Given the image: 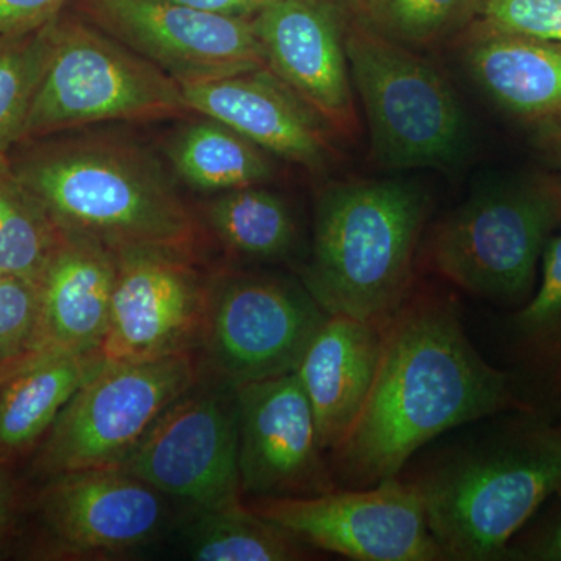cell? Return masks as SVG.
<instances>
[{"label":"cell","mask_w":561,"mask_h":561,"mask_svg":"<svg viewBox=\"0 0 561 561\" xmlns=\"http://www.w3.org/2000/svg\"><path fill=\"white\" fill-rule=\"evenodd\" d=\"M186 114L191 110L179 81L79 14L61 11L22 142L103 122Z\"/></svg>","instance_id":"cell-7"},{"label":"cell","mask_w":561,"mask_h":561,"mask_svg":"<svg viewBox=\"0 0 561 561\" xmlns=\"http://www.w3.org/2000/svg\"><path fill=\"white\" fill-rule=\"evenodd\" d=\"M180 88L191 113L221 122L267 153L311 172L334 160L330 128L267 68Z\"/></svg>","instance_id":"cell-17"},{"label":"cell","mask_w":561,"mask_h":561,"mask_svg":"<svg viewBox=\"0 0 561 561\" xmlns=\"http://www.w3.org/2000/svg\"><path fill=\"white\" fill-rule=\"evenodd\" d=\"M561 227V175L502 173L483 181L435 227L432 268L482 300L523 306L546 245Z\"/></svg>","instance_id":"cell-5"},{"label":"cell","mask_w":561,"mask_h":561,"mask_svg":"<svg viewBox=\"0 0 561 561\" xmlns=\"http://www.w3.org/2000/svg\"><path fill=\"white\" fill-rule=\"evenodd\" d=\"M169 2L216 11V13L232 14V16L253 18L271 0H169Z\"/></svg>","instance_id":"cell-33"},{"label":"cell","mask_w":561,"mask_h":561,"mask_svg":"<svg viewBox=\"0 0 561 561\" xmlns=\"http://www.w3.org/2000/svg\"><path fill=\"white\" fill-rule=\"evenodd\" d=\"M445 560H507L513 538L561 490V426L535 408L491 423L405 479Z\"/></svg>","instance_id":"cell-2"},{"label":"cell","mask_w":561,"mask_h":561,"mask_svg":"<svg viewBox=\"0 0 561 561\" xmlns=\"http://www.w3.org/2000/svg\"><path fill=\"white\" fill-rule=\"evenodd\" d=\"M103 364L99 354L38 353L0 383V456L22 453L50 431L62 409Z\"/></svg>","instance_id":"cell-21"},{"label":"cell","mask_w":561,"mask_h":561,"mask_svg":"<svg viewBox=\"0 0 561 561\" xmlns=\"http://www.w3.org/2000/svg\"><path fill=\"white\" fill-rule=\"evenodd\" d=\"M345 44L376 164L387 171H449L460 165L470 153V127L456 91L440 70L411 47L373 32L351 13Z\"/></svg>","instance_id":"cell-6"},{"label":"cell","mask_w":561,"mask_h":561,"mask_svg":"<svg viewBox=\"0 0 561 561\" xmlns=\"http://www.w3.org/2000/svg\"><path fill=\"white\" fill-rule=\"evenodd\" d=\"M54 20L35 31L0 36V157L22 142L50 51Z\"/></svg>","instance_id":"cell-28"},{"label":"cell","mask_w":561,"mask_h":561,"mask_svg":"<svg viewBox=\"0 0 561 561\" xmlns=\"http://www.w3.org/2000/svg\"><path fill=\"white\" fill-rule=\"evenodd\" d=\"M168 158L184 184L216 194L265 184L275 175L271 153L209 117L176 133Z\"/></svg>","instance_id":"cell-22"},{"label":"cell","mask_w":561,"mask_h":561,"mask_svg":"<svg viewBox=\"0 0 561 561\" xmlns=\"http://www.w3.org/2000/svg\"><path fill=\"white\" fill-rule=\"evenodd\" d=\"M205 216L220 242L249 260H284L297 243L289 206L264 184L220 192Z\"/></svg>","instance_id":"cell-23"},{"label":"cell","mask_w":561,"mask_h":561,"mask_svg":"<svg viewBox=\"0 0 561 561\" xmlns=\"http://www.w3.org/2000/svg\"><path fill=\"white\" fill-rule=\"evenodd\" d=\"M116 283L103 362H144L201 345L208 286L187 256L151 247H117Z\"/></svg>","instance_id":"cell-13"},{"label":"cell","mask_w":561,"mask_h":561,"mask_svg":"<svg viewBox=\"0 0 561 561\" xmlns=\"http://www.w3.org/2000/svg\"><path fill=\"white\" fill-rule=\"evenodd\" d=\"M187 551L198 561H290L306 556L305 542L239 504L197 508L186 529Z\"/></svg>","instance_id":"cell-24"},{"label":"cell","mask_w":561,"mask_h":561,"mask_svg":"<svg viewBox=\"0 0 561 561\" xmlns=\"http://www.w3.org/2000/svg\"><path fill=\"white\" fill-rule=\"evenodd\" d=\"M328 317L301 280L230 273L208 286L201 345L221 381H265L297 370Z\"/></svg>","instance_id":"cell-9"},{"label":"cell","mask_w":561,"mask_h":561,"mask_svg":"<svg viewBox=\"0 0 561 561\" xmlns=\"http://www.w3.org/2000/svg\"><path fill=\"white\" fill-rule=\"evenodd\" d=\"M250 508L305 545L350 560H445L415 486L401 476L367 489L264 497Z\"/></svg>","instance_id":"cell-11"},{"label":"cell","mask_w":561,"mask_h":561,"mask_svg":"<svg viewBox=\"0 0 561 561\" xmlns=\"http://www.w3.org/2000/svg\"><path fill=\"white\" fill-rule=\"evenodd\" d=\"M60 238L57 221L0 157V275L38 283Z\"/></svg>","instance_id":"cell-26"},{"label":"cell","mask_w":561,"mask_h":561,"mask_svg":"<svg viewBox=\"0 0 561 561\" xmlns=\"http://www.w3.org/2000/svg\"><path fill=\"white\" fill-rule=\"evenodd\" d=\"M431 198L416 181H337L320 192L301 283L328 316L386 324L413 289Z\"/></svg>","instance_id":"cell-4"},{"label":"cell","mask_w":561,"mask_h":561,"mask_svg":"<svg viewBox=\"0 0 561 561\" xmlns=\"http://www.w3.org/2000/svg\"><path fill=\"white\" fill-rule=\"evenodd\" d=\"M383 324L330 316L298 365L321 448H337L359 419L378 375Z\"/></svg>","instance_id":"cell-20"},{"label":"cell","mask_w":561,"mask_h":561,"mask_svg":"<svg viewBox=\"0 0 561 561\" xmlns=\"http://www.w3.org/2000/svg\"><path fill=\"white\" fill-rule=\"evenodd\" d=\"M197 381L191 353L103 362L50 427L39 454L41 470L55 476L119 467L162 413Z\"/></svg>","instance_id":"cell-8"},{"label":"cell","mask_w":561,"mask_h":561,"mask_svg":"<svg viewBox=\"0 0 561 561\" xmlns=\"http://www.w3.org/2000/svg\"><path fill=\"white\" fill-rule=\"evenodd\" d=\"M529 408L515 379L472 346L456 300L412 289L383 324L378 375L359 419L330 453L332 476L339 489L378 485L446 432Z\"/></svg>","instance_id":"cell-1"},{"label":"cell","mask_w":561,"mask_h":561,"mask_svg":"<svg viewBox=\"0 0 561 561\" xmlns=\"http://www.w3.org/2000/svg\"><path fill=\"white\" fill-rule=\"evenodd\" d=\"M21 183L62 230L117 247L190 254L198 227L151 151L114 136L43 142L9 158Z\"/></svg>","instance_id":"cell-3"},{"label":"cell","mask_w":561,"mask_h":561,"mask_svg":"<svg viewBox=\"0 0 561 561\" xmlns=\"http://www.w3.org/2000/svg\"><path fill=\"white\" fill-rule=\"evenodd\" d=\"M343 0H271L251 21L265 66L332 133L359 131Z\"/></svg>","instance_id":"cell-14"},{"label":"cell","mask_w":561,"mask_h":561,"mask_svg":"<svg viewBox=\"0 0 561 561\" xmlns=\"http://www.w3.org/2000/svg\"><path fill=\"white\" fill-rule=\"evenodd\" d=\"M537 140L538 144H540L542 151L548 154L552 164L559 169L561 175V128L560 130L553 131L548 136H542V138Z\"/></svg>","instance_id":"cell-34"},{"label":"cell","mask_w":561,"mask_h":561,"mask_svg":"<svg viewBox=\"0 0 561 561\" xmlns=\"http://www.w3.org/2000/svg\"><path fill=\"white\" fill-rule=\"evenodd\" d=\"M76 13L179 83L267 68L251 18L169 0H70Z\"/></svg>","instance_id":"cell-12"},{"label":"cell","mask_w":561,"mask_h":561,"mask_svg":"<svg viewBox=\"0 0 561 561\" xmlns=\"http://www.w3.org/2000/svg\"><path fill=\"white\" fill-rule=\"evenodd\" d=\"M236 389L242 494L264 500L339 489L297 373Z\"/></svg>","instance_id":"cell-15"},{"label":"cell","mask_w":561,"mask_h":561,"mask_svg":"<svg viewBox=\"0 0 561 561\" xmlns=\"http://www.w3.org/2000/svg\"><path fill=\"white\" fill-rule=\"evenodd\" d=\"M556 497L540 522L513 538L507 560L561 561V490Z\"/></svg>","instance_id":"cell-31"},{"label":"cell","mask_w":561,"mask_h":561,"mask_svg":"<svg viewBox=\"0 0 561 561\" xmlns=\"http://www.w3.org/2000/svg\"><path fill=\"white\" fill-rule=\"evenodd\" d=\"M373 32L411 49L434 47L461 35L474 20L478 0H343Z\"/></svg>","instance_id":"cell-27"},{"label":"cell","mask_w":561,"mask_h":561,"mask_svg":"<svg viewBox=\"0 0 561 561\" xmlns=\"http://www.w3.org/2000/svg\"><path fill=\"white\" fill-rule=\"evenodd\" d=\"M70 0H0V36L43 27L57 18Z\"/></svg>","instance_id":"cell-32"},{"label":"cell","mask_w":561,"mask_h":561,"mask_svg":"<svg viewBox=\"0 0 561 561\" xmlns=\"http://www.w3.org/2000/svg\"><path fill=\"white\" fill-rule=\"evenodd\" d=\"M14 368V367H13ZM13 368H10V367H2V365H0V383L3 382V379L7 378V376H9V373L11 370H13Z\"/></svg>","instance_id":"cell-36"},{"label":"cell","mask_w":561,"mask_h":561,"mask_svg":"<svg viewBox=\"0 0 561 561\" xmlns=\"http://www.w3.org/2000/svg\"><path fill=\"white\" fill-rule=\"evenodd\" d=\"M10 511V483L5 472L0 467V531L5 526Z\"/></svg>","instance_id":"cell-35"},{"label":"cell","mask_w":561,"mask_h":561,"mask_svg":"<svg viewBox=\"0 0 561 561\" xmlns=\"http://www.w3.org/2000/svg\"><path fill=\"white\" fill-rule=\"evenodd\" d=\"M463 62L471 80L502 113L534 131L561 128V44L470 25Z\"/></svg>","instance_id":"cell-19"},{"label":"cell","mask_w":561,"mask_h":561,"mask_svg":"<svg viewBox=\"0 0 561 561\" xmlns=\"http://www.w3.org/2000/svg\"><path fill=\"white\" fill-rule=\"evenodd\" d=\"M51 537L76 556H111L158 537L165 522L160 491L119 468L61 472L41 496Z\"/></svg>","instance_id":"cell-16"},{"label":"cell","mask_w":561,"mask_h":561,"mask_svg":"<svg viewBox=\"0 0 561 561\" xmlns=\"http://www.w3.org/2000/svg\"><path fill=\"white\" fill-rule=\"evenodd\" d=\"M117 468L203 511L239 504L238 389L197 381Z\"/></svg>","instance_id":"cell-10"},{"label":"cell","mask_w":561,"mask_h":561,"mask_svg":"<svg viewBox=\"0 0 561 561\" xmlns=\"http://www.w3.org/2000/svg\"><path fill=\"white\" fill-rule=\"evenodd\" d=\"M559 423H560V426H561V400H560V421H559Z\"/></svg>","instance_id":"cell-37"},{"label":"cell","mask_w":561,"mask_h":561,"mask_svg":"<svg viewBox=\"0 0 561 561\" xmlns=\"http://www.w3.org/2000/svg\"><path fill=\"white\" fill-rule=\"evenodd\" d=\"M559 400H561V391H560V394H559Z\"/></svg>","instance_id":"cell-38"},{"label":"cell","mask_w":561,"mask_h":561,"mask_svg":"<svg viewBox=\"0 0 561 561\" xmlns=\"http://www.w3.org/2000/svg\"><path fill=\"white\" fill-rule=\"evenodd\" d=\"M508 335L516 357L535 382L561 391V232L541 257V278L529 300L513 313Z\"/></svg>","instance_id":"cell-25"},{"label":"cell","mask_w":561,"mask_h":561,"mask_svg":"<svg viewBox=\"0 0 561 561\" xmlns=\"http://www.w3.org/2000/svg\"><path fill=\"white\" fill-rule=\"evenodd\" d=\"M38 286L0 275V365L16 367L32 356L38 327Z\"/></svg>","instance_id":"cell-29"},{"label":"cell","mask_w":561,"mask_h":561,"mask_svg":"<svg viewBox=\"0 0 561 561\" xmlns=\"http://www.w3.org/2000/svg\"><path fill=\"white\" fill-rule=\"evenodd\" d=\"M470 25L561 44V0H478Z\"/></svg>","instance_id":"cell-30"},{"label":"cell","mask_w":561,"mask_h":561,"mask_svg":"<svg viewBox=\"0 0 561 561\" xmlns=\"http://www.w3.org/2000/svg\"><path fill=\"white\" fill-rule=\"evenodd\" d=\"M114 283V250L61 228L60 242L36 283L39 309L32 356L99 354L108 331Z\"/></svg>","instance_id":"cell-18"}]
</instances>
